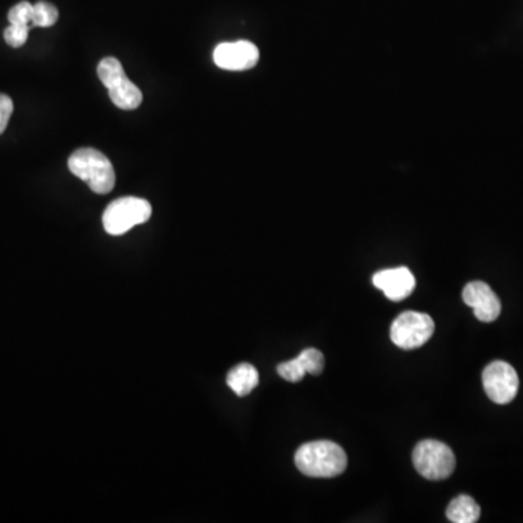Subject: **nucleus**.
I'll use <instances>...</instances> for the list:
<instances>
[{"mask_svg":"<svg viewBox=\"0 0 523 523\" xmlns=\"http://www.w3.org/2000/svg\"><path fill=\"white\" fill-rule=\"evenodd\" d=\"M462 300L467 306L473 308L474 316L483 323L494 322L502 313V303H500L499 297L489 285L481 281L465 285Z\"/></svg>","mask_w":523,"mask_h":523,"instance_id":"nucleus-9","label":"nucleus"},{"mask_svg":"<svg viewBox=\"0 0 523 523\" xmlns=\"http://www.w3.org/2000/svg\"><path fill=\"white\" fill-rule=\"evenodd\" d=\"M435 332V323L429 314L419 311H404L391 326V340L394 345L413 351L425 345Z\"/></svg>","mask_w":523,"mask_h":523,"instance_id":"nucleus-6","label":"nucleus"},{"mask_svg":"<svg viewBox=\"0 0 523 523\" xmlns=\"http://www.w3.org/2000/svg\"><path fill=\"white\" fill-rule=\"evenodd\" d=\"M30 27H19V25H9L3 32L6 44L12 48H19L27 43L28 35H30Z\"/></svg>","mask_w":523,"mask_h":523,"instance_id":"nucleus-17","label":"nucleus"},{"mask_svg":"<svg viewBox=\"0 0 523 523\" xmlns=\"http://www.w3.org/2000/svg\"><path fill=\"white\" fill-rule=\"evenodd\" d=\"M69 169L85 181L96 194H109L115 186V170L111 160L95 149H79L70 156Z\"/></svg>","mask_w":523,"mask_h":523,"instance_id":"nucleus-2","label":"nucleus"},{"mask_svg":"<svg viewBox=\"0 0 523 523\" xmlns=\"http://www.w3.org/2000/svg\"><path fill=\"white\" fill-rule=\"evenodd\" d=\"M372 282L391 301H403L415 291L416 287L415 277L410 269L404 268V266L377 272L372 278Z\"/></svg>","mask_w":523,"mask_h":523,"instance_id":"nucleus-10","label":"nucleus"},{"mask_svg":"<svg viewBox=\"0 0 523 523\" xmlns=\"http://www.w3.org/2000/svg\"><path fill=\"white\" fill-rule=\"evenodd\" d=\"M278 374L281 375L285 381L298 383V381L303 380L307 371L306 368H304L303 362H301L300 358L297 356L293 361L284 362V364L278 365Z\"/></svg>","mask_w":523,"mask_h":523,"instance_id":"nucleus-16","label":"nucleus"},{"mask_svg":"<svg viewBox=\"0 0 523 523\" xmlns=\"http://www.w3.org/2000/svg\"><path fill=\"white\" fill-rule=\"evenodd\" d=\"M295 465L304 476L333 478L346 470L348 457L335 442L316 441L298 448L295 452Z\"/></svg>","mask_w":523,"mask_h":523,"instance_id":"nucleus-1","label":"nucleus"},{"mask_svg":"<svg viewBox=\"0 0 523 523\" xmlns=\"http://www.w3.org/2000/svg\"><path fill=\"white\" fill-rule=\"evenodd\" d=\"M480 515V506L467 494L455 497L447 508V518L454 523H474L480 519Z\"/></svg>","mask_w":523,"mask_h":523,"instance_id":"nucleus-12","label":"nucleus"},{"mask_svg":"<svg viewBox=\"0 0 523 523\" xmlns=\"http://www.w3.org/2000/svg\"><path fill=\"white\" fill-rule=\"evenodd\" d=\"M12 112H14V102L9 96L0 93V134H3L8 127Z\"/></svg>","mask_w":523,"mask_h":523,"instance_id":"nucleus-18","label":"nucleus"},{"mask_svg":"<svg viewBox=\"0 0 523 523\" xmlns=\"http://www.w3.org/2000/svg\"><path fill=\"white\" fill-rule=\"evenodd\" d=\"M32 16H34V5L30 2L18 3L9 11V24L32 28Z\"/></svg>","mask_w":523,"mask_h":523,"instance_id":"nucleus-14","label":"nucleus"},{"mask_svg":"<svg viewBox=\"0 0 523 523\" xmlns=\"http://www.w3.org/2000/svg\"><path fill=\"white\" fill-rule=\"evenodd\" d=\"M259 384V372L253 365L240 364L227 375V385L236 396L245 397L252 393Z\"/></svg>","mask_w":523,"mask_h":523,"instance_id":"nucleus-11","label":"nucleus"},{"mask_svg":"<svg viewBox=\"0 0 523 523\" xmlns=\"http://www.w3.org/2000/svg\"><path fill=\"white\" fill-rule=\"evenodd\" d=\"M57 21H59V11H57L56 6L48 2L35 3L32 27H53Z\"/></svg>","mask_w":523,"mask_h":523,"instance_id":"nucleus-13","label":"nucleus"},{"mask_svg":"<svg viewBox=\"0 0 523 523\" xmlns=\"http://www.w3.org/2000/svg\"><path fill=\"white\" fill-rule=\"evenodd\" d=\"M98 76L108 89L112 104L125 111H133L143 102V93L125 75L123 64L107 57L98 66Z\"/></svg>","mask_w":523,"mask_h":523,"instance_id":"nucleus-3","label":"nucleus"},{"mask_svg":"<svg viewBox=\"0 0 523 523\" xmlns=\"http://www.w3.org/2000/svg\"><path fill=\"white\" fill-rule=\"evenodd\" d=\"M152 217V205L143 198L124 197L111 202L102 216L104 229L111 236H121L146 223Z\"/></svg>","mask_w":523,"mask_h":523,"instance_id":"nucleus-4","label":"nucleus"},{"mask_svg":"<svg viewBox=\"0 0 523 523\" xmlns=\"http://www.w3.org/2000/svg\"><path fill=\"white\" fill-rule=\"evenodd\" d=\"M300 361L303 362L307 374L320 375L324 370V356L319 349L308 348L306 351L298 355Z\"/></svg>","mask_w":523,"mask_h":523,"instance_id":"nucleus-15","label":"nucleus"},{"mask_svg":"<svg viewBox=\"0 0 523 523\" xmlns=\"http://www.w3.org/2000/svg\"><path fill=\"white\" fill-rule=\"evenodd\" d=\"M483 385L490 400L497 404H508L518 394V372L508 362H492L483 372Z\"/></svg>","mask_w":523,"mask_h":523,"instance_id":"nucleus-7","label":"nucleus"},{"mask_svg":"<svg viewBox=\"0 0 523 523\" xmlns=\"http://www.w3.org/2000/svg\"><path fill=\"white\" fill-rule=\"evenodd\" d=\"M413 464L417 473L426 480H447L455 470V455L448 445L435 439H425L413 451Z\"/></svg>","mask_w":523,"mask_h":523,"instance_id":"nucleus-5","label":"nucleus"},{"mask_svg":"<svg viewBox=\"0 0 523 523\" xmlns=\"http://www.w3.org/2000/svg\"><path fill=\"white\" fill-rule=\"evenodd\" d=\"M259 62V50L250 41L223 43L214 50V63L220 69L242 72L255 67Z\"/></svg>","mask_w":523,"mask_h":523,"instance_id":"nucleus-8","label":"nucleus"}]
</instances>
